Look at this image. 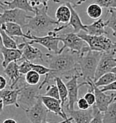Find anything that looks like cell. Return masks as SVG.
Here are the masks:
<instances>
[{
	"instance_id": "16",
	"label": "cell",
	"mask_w": 116,
	"mask_h": 123,
	"mask_svg": "<svg viewBox=\"0 0 116 123\" xmlns=\"http://www.w3.org/2000/svg\"><path fill=\"white\" fill-rule=\"evenodd\" d=\"M4 74L10 81V84L8 86V88H12V89L16 88L18 82L24 77V75L20 73L19 65L17 64V62H10L4 68Z\"/></svg>"
},
{
	"instance_id": "28",
	"label": "cell",
	"mask_w": 116,
	"mask_h": 123,
	"mask_svg": "<svg viewBox=\"0 0 116 123\" xmlns=\"http://www.w3.org/2000/svg\"><path fill=\"white\" fill-rule=\"evenodd\" d=\"M110 17L106 21V27L113 31V35L116 37V9H108Z\"/></svg>"
},
{
	"instance_id": "37",
	"label": "cell",
	"mask_w": 116,
	"mask_h": 123,
	"mask_svg": "<svg viewBox=\"0 0 116 123\" xmlns=\"http://www.w3.org/2000/svg\"><path fill=\"white\" fill-rule=\"evenodd\" d=\"M102 92H116V81L101 88Z\"/></svg>"
},
{
	"instance_id": "35",
	"label": "cell",
	"mask_w": 116,
	"mask_h": 123,
	"mask_svg": "<svg viewBox=\"0 0 116 123\" xmlns=\"http://www.w3.org/2000/svg\"><path fill=\"white\" fill-rule=\"evenodd\" d=\"M76 103H77V106H78V107H79V109H81V110H87L90 107V104H89L88 102H87L84 97L78 98Z\"/></svg>"
},
{
	"instance_id": "24",
	"label": "cell",
	"mask_w": 116,
	"mask_h": 123,
	"mask_svg": "<svg viewBox=\"0 0 116 123\" xmlns=\"http://www.w3.org/2000/svg\"><path fill=\"white\" fill-rule=\"evenodd\" d=\"M103 120L104 123H116V98L103 112Z\"/></svg>"
},
{
	"instance_id": "39",
	"label": "cell",
	"mask_w": 116,
	"mask_h": 123,
	"mask_svg": "<svg viewBox=\"0 0 116 123\" xmlns=\"http://www.w3.org/2000/svg\"><path fill=\"white\" fill-rule=\"evenodd\" d=\"M80 0H53V2L57 3H61V4H66V3H70V4L74 5H77V3Z\"/></svg>"
},
{
	"instance_id": "7",
	"label": "cell",
	"mask_w": 116,
	"mask_h": 123,
	"mask_svg": "<svg viewBox=\"0 0 116 123\" xmlns=\"http://www.w3.org/2000/svg\"><path fill=\"white\" fill-rule=\"evenodd\" d=\"M3 12L0 13V24H3L5 23H15L24 27L28 22V19L31 17L28 15V12L19 8H6L2 7Z\"/></svg>"
},
{
	"instance_id": "8",
	"label": "cell",
	"mask_w": 116,
	"mask_h": 123,
	"mask_svg": "<svg viewBox=\"0 0 116 123\" xmlns=\"http://www.w3.org/2000/svg\"><path fill=\"white\" fill-rule=\"evenodd\" d=\"M41 91L39 85H28L27 83L21 87L18 95V103L19 105L26 106L27 108L31 107L37 102V99L40 97L39 92ZM26 109V108H25Z\"/></svg>"
},
{
	"instance_id": "18",
	"label": "cell",
	"mask_w": 116,
	"mask_h": 123,
	"mask_svg": "<svg viewBox=\"0 0 116 123\" xmlns=\"http://www.w3.org/2000/svg\"><path fill=\"white\" fill-rule=\"evenodd\" d=\"M21 88H6L4 90L0 91V97L3 99L4 106H15L17 108H20L21 106L18 103V95Z\"/></svg>"
},
{
	"instance_id": "27",
	"label": "cell",
	"mask_w": 116,
	"mask_h": 123,
	"mask_svg": "<svg viewBox=\"0 0 116 123\" xmlns=\"http://www.w3.org/2000/svg\"><path fill=\"white\" fill-rule=\"evenodd\" d=\"M87 15L92 19H99L102 16L103 13V8L99 6V4L94 3L88 6L86 9Z\"/></svg>"
},
{
	"instance_id": "21",
	"label": "cell",
	"mask_w": 116,
	"mask_h": 123,
	"mask_svg": "<svg viewBox=\"0 0 116 123\" xmlns=\"http://www.w3.org/2000/svg\"><path fill=\"white\" fill-rule=\"evenodd\" d=\"M105 28L106 22H104L103 18H99L91 24L86 25V32L90 35L95 36L105 35L107 34Z\"/></svg>"
},
{
	"instance_id": "26",
	"label": "cell",
	"mask_w": 116,
	"mask_h": 123,
	"mask_svg": "<svg viewBox=\"0 0 116 123\" xmlns=\"http://www.w3.org/2000/svg\"><path fill=\"white\" fill-rule=\"evenodd\" d=\"M115 81H116V74L112 72H110L101 76L97 81H95V85L98 87H103V86H107Z\"/></svg>"
},
{
	"instance_id": "17",
	"label": "cell",
	"mask_w": 116,
	"mask_h": 123,
	"mask_svg": "<svg viewBox=\"0 0 116 123\" xmlns=\"http://www.w3.org/2000/svg\"><path fill=\"white\" fill-rule=\"evenodd\" d=\"M1 41V40H0ZM1 49L3 52V60L2 62V67L5 68L12 62H18L23 56V50L19 48H9L3 46L1 42Z\"/></svg>"
},
{
	"instance_id": "4",
	"label": "cell",
	"mask_w": 116,
	"mask_h": 123,
	"mask_svg": "<svg viewBox=\"0 0 116 123\" xmlns=\"http://www.w3.org/2000/svg\"><path fill=\"white\" fill-rule=\"evenodd\" d=\"M78 35L87 43L90 50L106 52L112 49H116V42L112 41L105 35H90L87 32H82V31L78 32Z\"/></svg>"
},
{
	"instance_id": "13",
	"label": "cell",
	"mask_w": 116,
	"mask_h": 123,
	"mask_svg": "<svg viewBox=\"0 0 116 123\" xmlns=\"http://www.w3.org/2000/svg\"><path fill=\"white\" fill-rule=\"evenodd\" d=\"M24 45L23 48V56L20 61H28L30 62L36 63L37 62H44L43 54L40 49L32 46L28 41L24 38Z\"/></svg>"
},
{
	"instance_id": "41",
	"label": "cell",
	"mask_w": 116,
	"mask_h": 123,
	"mask_svg": "<svg viewBox=\"0 0 116 123\" xmlns=\"http://www.w3.org/2000/svg\"><path fill=\"white\" fill-rule=\"evenodd\" d=\"M4 107L5 106H4V104H3V99L0 97V114L3 112V110Z\"/></svg>"
},
{
	"instance_id": "31",
	"label": "cell",
	"mask_w": 116,
	"mask_h": 123,
	"mask_svg": "<svg viewBox=\"0 0 116 123\" xmlns=\"http://www.w3.org/2000/svg\"><path fill=\"white\" fill-rule=\"evenodd\" d=\"M94 3L107 9H116V0H93Z\"/></svg>"
},
{
	"instance_id": "42",
	"label": "cell",
	"mask_w": 116,
	"mask_h": 123,
	"mask_svg": "<svg viewBox=\"0 0 116 123\" xmlns=\"http://www.w3.org/2000/svg\"><path fill=\"white\" fill-rule=\"evenodd\" d=\"M68 118H69V117H67V118H66V119H64V120H63L62 122H57V123H66V122H67V120H68ZM41 123H50V122H47V121H46V120H45L44 122H41Z\"/></svg>"
},
{
	"instance_id": "22",
	"label": "cell",
	"mask_w": 116,
	"mask_h": 123,
	"mask_svg": "<svg viewBox=\"0 0 116 123\" xmlns=\"http://www.w3.org/2000/svg\"><path fill=\"white\" fill-rule=\"evenodd\" d=\"M5 32L12 37H25L27 34L23 32V27L15 23H5L0 24Z\"/></svg>"
},
{
	"instance_id": "6",
	"label": "cell",
	"mask_w": 116,
	"mask_h": 123,
	"mask_svg": "<svg viewBox=\"0 0 116 123\" xmlns=\"http://www.w3.org/2000/svg\"><path fill=\"white\" fill-rule=\"evenodd\" d=\"M57 36L60 41L63 43L62 48L59 50L58 53L62 52L65 49H70L74 52H81L88 46L86 42L75 32L63 34L58 33Z\"/></svg>"
},
{
	"instance_id": "29",
	"label": "cell",
	"mask_w": 116,
	"mask_h": 123,
	"mask_svg": "<svg viewBox=\"0 0 116 123\" xmlns=\"http://www.w3.org/2000/svg\"><path fill=\"white\" fill-rule=\"evenodd\" d=\"M40 74L34 70H31L25 75V81L28 85H37L41 81Z\"/></svg>"
},
{
	"instance_id": "33",
	"label": "cell",
	"mask_w": 116,
	"mask_h": 123,
	"mask_svg": "<svg viewBox=\"0 0 116 123\" xmlns=\"http://www.w3.org/2000/svg\"><path fill=\"white\" fill-rule=\"evenodd\" d=\"M31 66H32V69L38 72L40 75H46L47 73L51 72V68L48 67H45L41 64H37V63L31 62Z\"/></svg>"
},
{
	"instance_id": "44",
	"label": "cell",
	"mask_w": 116,
	"mask_h": 123,
	"mask_svg": "<svg viewBox=\"0 0 116 123\" xmlns=\"http://www.w3.org/2000/svg\"><path fill=\"white\" fill-rule=\"evenodd\" d=\"M72 120H73V119H72V117H70L68 118L67 122H66V123H72Z\"/></svg>"
},
{
	"instance_id": "9",
	"label": "cell",
	"mask_w": 116,
	"mask_h": 123,
	"mask_svg": "<svg viewBox=\"0 0 116 123\" xmlns=\"http://www.w3.org/2000/svg\"><path fill=\"white\" fill-rule=\"evenodd\" d=\"M115 54L116 49H112L110 50V51L102 52V55H101L100 59H99L96 72H95V79H94L95 82L97 81L104 74L111 72V70L116 66Z\"/></svg>"
},
{
	"instance_id": "38",
	"label": "cell",
	"mask_w": 116,
	"mask_h": 123,
	"mask_svg": "<svg viewBox=\"0 0 116 123\" xmlns=\"http://www.w3.org/2000/svg\"><path fill=\"white\" fill-rule=\"evenodd\" d=\"M8 84L6 77L3 75H0V91L6 89V88H8Z\"/></svg>"
},
{
	"instance_id": "48",
	"label": "cell",
	"mask_w": 116,
	"mask_h": 123,
	"mask_svg": "<svg viewBox=\"0 0 116 123\" xmlns=\"http://www.w3.org/2000/svg\"><path fill=\"white\" fill-rule=\"evenodd\" d=\"M115 61H116V57H115Z\"/></svg>"
},
{
	"instance_id": "3",
	"label": "cell",
	"mask_w": 116,
	"mask_h": 123,
	"mask_svg": "<svg viewBox=\"0 0 116 123\" xmlns=\"http://www.w3.org/2000/svg\"><path fill=\"white\" fill-rule=\"evenodd\" d=\"M102 52L90 50L89 46H87L80 53L78 65L81 77H83L85 81L87 79H95V72Z\"/></svg>"
},
{
	"instance_id": "5",
	"label": "cell",
	"mask_w": 116,
	"mask_h": 123,
	"mask_svg": "<svg viewBox=\"0 0 116 123\" xmlns=\"http://www.w3.org/2000/svg\"><path fill=\"white\" fill-rule=\"evenodd\" d=\"M26 34V39H28V42L31 44H33V43L40 44L44 48H46L50 52L58 53V52H59V43L61 41L57 36L58 32L52 31L47 35L42 36V37L32 35L29 32H27Z\"/></svg>"
},
{
	"instance_id": "46",
	"label": "cell",
	"mask_w": 116,
	"mask_h": 123,
	"mask_svg": "<svg viewBox=\"0 0 116 123\" xmlns=\"http://www.w3.org/2000/svg\"><path fill=\"white\" fill-rule=\"evenodd\" d=\"M9 0H0V4H2V3H6V2H8Z\"/></svg>"
},
{
	"instance_id": "2",
	"label": "cell",
	"mask_w": 116,
	"mask_h": 123,
	"mask_svg": "<svg viewBox=\"0 0 116 123\" xmlns=\"http://www.w3.org/2000/svg\"><path fill=\"white\" fill-rule=\"evenodd\" d=\"M34 16H31L23 28L31 34L38 37L47 35L50 32L58 27L59 22L48 15V6L34 7Z\"/></svg>"
},
{
	"instance_id": "1",
	"label": "cell",
	"mask_w": 116,
	"mask_h": 123,
	"mask_svg": "<svg viewBox=\"0 0 116 123\" xmlns=\"http://www.w3.org/2000/svg\"><path fill=\"white\" fill-rule=\"evenodd\" d=\"M80 53L81 52L65 49L61 53L48 52L45 54L46 60H44V63L47 64L48 68H51V72L45 75L44 80L39 85L40 89L56 77L70 79L75 74L81 76L78 65Z\"/></svg>"
},
{
	"instance_id": "15",
	"label": "cell",
	"mask_w": 116,
	"mask_h": 123,
	"mask_svg": "<svg viewBox=\"0 0 116 123\" xmlns=\"http://www.w3.org/2000/svg\"><path fill=\"white\" fill-rule=\"evenodd\" d=\"M41 99L49 111L61 117L63 120L67 118V114H66L61 100L45 95H41Z\"/></svg>"
},
{
	"instance_id": "23",
	"label": "cell",
	"mask_w": 116,
	"mask_h": 123,
	"mask_svg": "<svg viewBox=\"0 0 116 123\" xmlns=\"http://www.w3.org/2000/svg\"><path fill=\"white\" fill-rule=\"evenodd\" d=\"M71 12L68 4H61L56 11V18L59 23H68L70 19Z\"/></svg>"
},
{
	"instance_id": "20",
	"label": "cell",
	"mask_w": 116,
	"mask_h": 123,
	"mask_svg": "<svg viewBox=\"0 0 116 123\" xmlns=\"http://www.w3.org/2000/svg\"><path fill=\"white\" fill-rule=\"evenodd\" d=\"M1 7H5V8L7 7L10 9L19 8V9L24 10L28 12H32V13L35 12V8L31 5L28 0H12V1H8L0 4V8Z\"/></svg>"
},
{
	"instance_id": "40",
	"label": "cell",
	"mask_w": 116,
	"mask_h": 123,
	"mask_svg": "<svg viewBox=\"0 0 116 123\" xmlns=\"http://www.w3.org/2000/svg\"><path fill=\"white\" fill-rule=\"evenodd\" d=\"M3 123H17V121L15 119H12V118H8L6 120L3 121Z\"/></svg>"
},
{
	"instance_id": "19",
	"label": "cell",
	"mask_w": 116,
	"mask_h": 123,
	"mask_svg": "<svg viewBox=\"0 0 116 123\" xmlns=\"http://www.w3.org/2000/svg\"><path fill=\"white\" fill-rule=\"evenodd\" d=\"M75 123H90L93 118V107L90 106L87 110H65Z\"/></svg>"
},
{
	"instance_id": "32",
	"label": "cell",
	"mask_w": 116,
	"mask_h": 123,
	"mask_svg": "<svg viewBox=\"0 0 116 123\" xmlns=\"http://www.w3.org/2000/svg\"><path fill=\"white\" fill-rule=\"evenodd\" d=\"M93 107V118H92L90 123H104L103 120V112L100 111L95 106H92Z\"/></svg>"
},
{
	"instance_id": "30",
	"label": "cell",
	"mask_w": 116,
	"mask_h": 123,
	"mask_svg": "<svg viewBox=\"0 0 116 123\" xmlns=\"http://www.w3.org/2000/svg\"><path fill=\"white\" fill-rule=\"evenodd\" d=\"M45 96H47V97H54V98L60 99V93H59V90L57 86V84H51L48 85L46 86V93L44 94Z\"/></svg>"
},
{
	"instance_id": "45",
	"label": "cell",
	"mask_w": 116,
	"mask_h": 123,
	"mask_svg": "<svg viewBox=\"0 0 116 123\" xmlns=\"http://www.w3.org/2000/svg\"><path fill=\"white\" fill-rule=\"evenodd\" d=\"M86 0H80L79 2L77 3V5H80V4H81V3H85Z\"/></svg>"
},
{
	"instance_id": "47",
	"label": "cell",
	"mask_w": 116,
	"mask_h": 123,
	"mask_svg": "<svg viewBox=\"0 0 116 123\" xmlns=\"http://www.w3.org/2000/svg\"><path fill=\"white\" fill-rule=\"evenodd\" d=\"M111 72H114V73H115V74H116V66L115 67V68H113V69L111 70Z\"/></svg>"
},
{
	"instance_id": "12",
	"label": "cell",
	"mask_w": 116,
	"mask_h": 123,
	"mask_svg": "<svg viewBox=\"0 0 116 123\" xmlns=\"http://www.w3.org/2000/svg\"><path fill=\"white\" fill-rule=\"evenodd\" d=\"M80 77H81L80 74H75L70 79H68L66 83L68 90V103L66 108L63 107L64 110H73L75 103L77 102L78 92H79V88L81 87L80 84H78V78Z\"/></svg>"
},
{
	"instance_id": "43",
	"label": "cell",
	"mask_w": 116,
	"mask_h": 123,
	"mask_svg": "<svg viewBox=\"0 0 116 123\" xmlns=\"http://www.w3.org/2000/svg\"><path fill=\"white\" fill-rule=\"evenodd\" d=\"M3 52H2V49H1V41H0V62H3Z\"/></svg>"
},
{
	"instance_id": "10",
	"label": "cell",
	"mask_w": 116,
	"mask_h": 123,
	"mask_svg": "<svg viewBox=\"0 0 116 123\" xmlns=\"http://www.w3.org/2000/svg\"><path fill=\"white\" fill-rule=\"evenodd\" d=\"M26 116L31 123H41L46 120L49 111L43 104L41 96L37 99V102L29 108L24 109Z\"/></svg>"
},
{
	"instance_id": "25",
	"label": "cell",
	"mask_w": 116,
	"mask_h": 123,
	"mask_svg": "<svg viewBox=\"0 0 116 123\" xmlns=\"http://www.w3.org/2000/svg\"><path fill=\"white\" fill-rule=\"evenodd\" d=\"M54 81L57 84L58 90H59L60 99L61 101V104H62V106H64L66 99H68V90L66 87V85L63 82L62 78L60 77H56L54 78Z\"/></svg>"
},
{
	"instance_id": "36",
	"label": "cell",
	"mask_w": 116,
	"mask_h": 123,
	"mask_svg": "<svg viewBox=\"0 0 116 123\" xmlns=\"http://www.w3.org/2000/svg\"><path fill=\"white\" fill-rule=\"evenodd\" d=\"M32 7H37L40 5L42 6H47V2L49 0H28Z\"/></svg>"
},
{
	"instance_id": "34",
	"label": "cell",
	"mask_w": 116,
	"mask_h": 123,
	"mask_svg": "<svg viewBox=\"0 0 116 123\" xmlns=\"http://www.w3.org/2000/svg\"><path fill=\"white\" fill-rule=\"evenodd\" d=\"M32 69L31 62L28 61H23V62L19 65V72L23 75H26L28 72H30Z\"/></svg>"
},
{
	"instance_id": "11",
	"label": "cell",
	"mask_w": 116,
	"mask_h": 123,
	"mask_svg": "<svg viewBox=\"0 0 116 123\" xmlns=\"http://www.w3.org/2000/svg\"><path fill=\"white\" fill-rule=\"evenodd\" d=\"M66 4H68V6L70 7V12H71V16H70V21H69L68 23L63 24L60 27H57L53 31L56 32H61V30L66 29L69 26H70V27H72L74 32H76V33L81 32V31H84V32H86V25L83 24L79 14H78V12L75 9V6L70 4V3H66Z\"/></svg>"
},
{
	"instance_id": "14",
	"label": "cell",
	"mask_w": 116,
	"mask_h": 123,
	"mask_svg": "<svg viewBox=\"0 0 116 123\" xmlns=\"http://www.w3.org/2000/svg\"><path fill=\"white\" fill-rule=\"evenodd\" d=\"M94 92L95 94V106L100 111L104 112L107 110L109 105L116 98V92H113L110 94H106L105 92H102L98 86L94 84Z\"/></svg>"
}]
</instances>
